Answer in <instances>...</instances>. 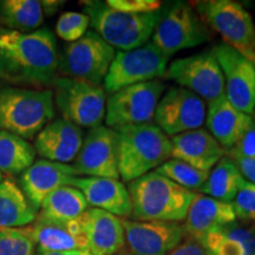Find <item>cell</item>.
Segmentation results:
<instances>
[{
	"mask_svg": "<svg viewBox=\"0 0 255 255\" xmlns=\"http://www.w3.org/2000/svg\"><path fill=\"white\" fill-rule=\"evenodd\" d=\"M253 120H254V123H255V111H254V117H253Z\"/></svg>",
	"mask_w": 255,
	"mask_h": 255,
	"instance_id": "obj_43",
	"label": "cell"
},
{
	"mask_svg": "<svg viewBox=\"0 0 255 255\" xmlns=\"http://www.w3.org/2000/svg\"><path fill=\"white\" fill-rule=\"evenodd\" d=\"M190 5L203 24L218 32L223 44L255 65V25L244 6L233 0H202Z\"/></svg>",
	"mask_w": 255,
	"mask_h": 255,
	"instance_id": "obj_6",
	"label": "cell"
},
{
	"mask_svg": "<svg viewBox=\"0 0 255 255\" xmlns=\"http://www.w3.org/2000/svg\"><path fill=\"white\" fill-rule=\"evenodd\" d=\"M170 57L152 43L129 51H117L111 63L103 89L108 94L131 85L157 81L163 77Z\"/></svg>",
	"mask_w": 255,
	"mask_h": 255,
	"instance_id": "obj_9",
	"label": "cell"
},
{
	"mask_svg": "<svg viewBox=\"0 0 255 255\" xmlns=\"http://www.w3.org/2000/svg\"><path fill=\"white\" fill-rule=\"evenodd\" d=\"M231 226L215 229L199 241L208 255H255L254 235Z\"/></svg>",
	"mask_w": 255,
	"mask_h": 255,
	"instance_id": "obj_26",
	"label": "cell"
},
{
	"mask_svg": "<svg viewBox=\"0 0 255 255\" xmlns=\"http://www.w3.org/2000/svg\"><path fill=\"white\" fill-rule=\"evenodd\" d=\"M53 101L64 120L79 128L94 129L102 126L107 107L103 85L58 77L53 83Z\"/></svg>",
	"mask_w": 255,
	"mask_h": 255,
	"instance_id": "obj_8",
	"label": "cell"
},
{
	"mask_svg": "<svg viewBox=\"0 0 255 255\" xmlns=\"http://www.w3.org/2000/svg\"><path fill=\"white\" fill-rule=\"evenodd\" d=\"M115 255H131V254H130V253H117Z\"/></svg>",
	"mask_w": 255,
	"mask_h": 255,
	"instance_id": "obj_41",
	"label": "cell"
},
{
	"mask_svg": "<svg viewBox=\"0 0 255 255\" xmlns=\"http://www.w3.org/2000/svg\"><path fill=\"white\" fill-rule=\"evenodd\" d=\"M44 21V12L38 0H1L0 25L11 31L30 33Z\"/></svg>",
	"mask_w": 255,
	"mask_h": 255,
	"instance_id": "obj_28",
	"label": "cell"
},
{
	"mask_svg": "<svg viewBox=\"0 0 255 255\" xmlns=\"http://www.w3.org/2000/svg\"><path fill=\"white\" fill-rule=\"evenodd\" d=\"M128 190L138 221H183L196 195L155 170L130 182Z\"/></svg>",
	"mask_w": 255,
	"mask_h": 255,
	"instance_id": "obj_2",
	"label": "cell"
},
{
	"mask_svg": "<svg viewBox=\"0 0 255 255\" xmlns=\"http://www.w3.org/2000/svg\"><path fill=\"white\" fill-rule=\"evenodd\" d=\"M39 252L88 251V241L81 219L56 221L37 215L30 227H24Z\"/></svg>",
	"mask_w": 255,
	"mask_h": 255,
	"instance_id": "obj_18",
	"label": "cell"
},
{
	"mask_svg": "<svg viewBox=\"0 0 255 255\" xmlns=\"http://www.w3.org/2000/svg\"><path fill=\"white\" fill-rule=\"evenodd\" d=\"M41 8H43L44 14L53 15L62 6L65 4V1H56V0H45V1H40Z\"/></svg>",
	"mask_w": 255,
	"mask_h": 255,
	"instance_id": "obj_39",
	"label": "cell"
},
{
	"mask_svg": "<svg viewBox=\"0 0 255 255\" xmlns=\"http://www.w3.org/2000/svg\"><path fill=\"white\" fill-rule=\"evenodd\" d=\"M1 181H2V174L0 173V182H1Z\"/></svg>",
	"mask_w": 255,
	"mask_h": 255,
	"instance_id": "obj_42",
	"label": "cell"
},
{
	"mask_svg": "<svg viewBox=\"0 0 255 255\" xmlns=\"http://www.w3.org/2000/svg\"><path fill=\"white\" fill-rule=\"evenodd\" d=\"M253 117L233 107L226 96L209 102L206 111L207 131L226 151L231 150Z\"/></svg>",
	"mask_w": 255,
	"mask_h": 255,
	"instance_id": "obj_24",
	"label": "cell"
},
{
	"mask_svg": "<svg viewBox=\"0 0 255 255\" xmlns=\"http://www.w3.org/2000/svg\"><path fill=\"white\" fill-rule=\"evenodd\" d=\"M90 26V18L79 12H64L56 24V33L60 39L73 43L84 36Z\"/></svg>",
	"mask_w": 255,
	"mask_h": 255,
	"instance_id": "obj_33",
	"label": "cell"
},
{
	"mask_svg": "<svg viewBox=\"0 0 255 255\" xmlns=\"http://www.w3.org/2000/svg\"><path fill=\"white\" fill-rule=\"evenodd\" d=\"M156 173L163 175L178 186L188 190H200L208 178L209 173L194 168L193 165L176 158H169L156 169Z\"/></svg>",
	"mask_w": 255,
	"mask_h": 255,
	"instance_id": "obj_31",
	"label": "cell"
},
{
	"mask_svg": "<svg viewBox=\"0 0 255 255\" xmlns=\"http://www.w3.org/2000/svg\"><path fill=\"white\" fill-rule=\"evenodd\" d=\"M115 56L116 50L113 46L95 31H88L81 39L64 47L59 69L64 77L102 85Z\"/></svg>",
	"mask_w": 255,
	"mask_h": 255,
	"instance_id": "obj_11",
	"label": "cell"
},
{
	"mask_svg": "<svg viewBox=\"0 0 255 255\" xmlns=\"http://www.w3.org/2000/svg\"><path fill=\"white\" fill-rule=\"evenodd\" d=\"M231 205L237 218L255 221V186L245 180Z\"/></svg>",
	"mask_w": 255,
	"mask_h": 255,
	"instance_id": "obj_34",
	"label": "cell"
},
{
	"mask_svg": "<svg viewBox=\"0 0 255 255\" xmlns=\"http://www.w3.org/2000/svg\"><path fill=\"white\" fill-rule=\"evenodd\" d=\"M72 165L79 176L120 180L119 132L105 126L89 130Z\"/></svg>",
	"mask_w": 255,
	"mask_h": 255,
	"instance_id": "obj_15",
	"label": "cell"
},
{
	"mask_svg": "<svg viewBox=\"0 0 255 255\" xmlns=\"http://www.w3.org/2000/svg\"><path fill=\"white\" fill-rule=\"evenodd\" d=\"M107 4L116 11L130 14H144L162 8L159 0H108Z\"/></svg>",
	"mask_w": 255,
	"mask_h": 255,
	"instance_id": "obj_35",
	"label": "cell"
},
{
	"mask_svg": "<svg viewBox=\"0 0 255 255\" xmlns=\"http://www.w3.org/2000/svg\"><path fill=\"white\" fill-rule=\"evenodd\" d=\"M37 255H92L89 251H69V252H38Z\"/></svg>",
	"mask_w": 255,
	"mask_h": 255,
	"instance_id": "obj_40",
	"label": "cell"
},
{
	"mask_svg": "<svg viewBox=\"0 0 255 255\" xmlns=\"http://www.w3.org/2000/svg\"><path fill=\"white\" fill-rule=\"evenodd\" d=\"M207 105L187 89L173 87L156 107L154 122L168 137L200 129L206 121Z\"/></svg>",
	"mask_w": 255,
	"mask_h": 255,
	"instance_id": "obj_13",
	"label": "cell"
},
{
	"mask_svg": "<svg viewBox=\"0 0 255 255\" xmlns=\"http://www.w3.org/2000/svg\"><path fill=\"white\" fill-rule=\"evenodd\" d=\"M229 157L238 165L245 180L255 186V159L240 157V156H229Z\"/></svg>",
	"mask_w": 255,
	"mask_h": 255,
	"instance_id": "obj_38",
	"label": "cell"
},
{
	"mask_svg": "<svg viewBox=\"0 0 255 255\" xmlns=\"http://www.w3.org/2000/svg\"><path fill=\"white\" fill-rule=\"evenodd\" d=\"M36 244L25 228H0V255H34Z\"/></svg>",
	"mask_w": 255,
	"mask_h": 255,
	"instance_id": "obj_32",
	"label": "cell"
},
{
	"mask_svg": "<svg viewBox=\"0 0 255 255\" xmlns=\"http://www.w3.org/2000/svg\"><path fill=\"white\" fill-rule=\"evenodd\" d=\"M161 81L131 85L114 92L107 100L105 127L116 132L154 123L155 111L164 92Z\"/></svg>",
	"mask_w": 255,
	"mask_h": 255,
	"instance_id": "obj_7",
	"label": "cell"
},
{
	"mask_svg": "<svg viewBox=\"0 0 255 255\" xmlns=\"http://www.w3.org/2000/svg\"><path fill=\"white\" fill-rule=\"evenodd\" d=\"M208 39L207 26L195 9L182 1L163 9L151 36V43L169 57L181 50L199 46Z\"/></svg>",
	"mask_w": 255,
	"mask_h": 255,
	"instance_id": "obj_10",
	"label": "cell"
},
{
	"mask_svg": "<svg viewBox=\"0 0 255 255\" xmlns=\"http://www.w3.org/2000/svg\"><path fill=\"white\" fill-rule=\"evenodd\" d=\"M55 119L52 90L0 88V130L31 139Z\"/></svg>",
	"mask_w": 255,
	"mask_h": 255,
	"instance_id": "obj_3",
	"label": "cell"
},
{
	"mask_svg": "<svg viewBox=\"0 0 255 255\" xmlns=\"http://www.w3.org/2000/svg\"><path fill=\"white\" fill-rule=\"evenodd\" d=\"M244 182L245 178L235 162L225 156L209 171L208 178L200 191L203 195L231 203Z\"/></svg>",
	"mask_w": 255,
	"mask_h": 255,
	"instance_id": "obj_29",
	"label": "cell"
},
{
	"mask_svg": "<svg viewBox=\"0 0 255 255\" xmlns=\"http://www.w3.org/2000/svg\"><path fill=\"white\" fill-rule=\"evenodd\" d=\"M37 210L12 178L0 182V228H24L33 223Z\"/></svg>",
	"mask_w": 255,
	"mask_h": 255,
	"instance_id": "obj_25",
	"label": "cell"
},
{
	"mask_svg": "<svg viewBox=\"0 0 255 255\" xmlns=\"http://www.w3.org/2000/svg\"><path fill=\"white\" fill-rule=\"evenodd\" d=\"M227 156H240L245 158L255 159V123L254 120L248 124L244 133L240 136L234 146L227 151Z\"/></svg>",
	"mask_w": 255,
	"mask_h": 255,
	"instance_id": "obj_36",
	"label": "cell"
},
{
	"mask_svg": "<svg viewBox=\"0 0 255 255\" xmlns=\"http://www.w3.org/2000/svg\"><path fill=\"white\" fill-rule=\"evenodd\" d=\"M59 55L55 34L47 28L30 33L0 27V79L17 85H53Z\"/></svg>",
	"mask_w": 255,
	"mask_h": 255,
	"instance_id": "obj_1",
	"label": "cell"
},
{
	"mask_svg": "<svg viewBox=\"0 0 255 255\" xmlns=\"http://www.w3.org/2000/svg\"><path fill=\"white\" fill-rule=\"evenodd\" d=\"M83 139L82 128L64 119H57L38 133L33 146L43 159L69 164L77 157Z\"/></svg>",
	"mask_w": 255,
	"mask_h": 255,
	"instance_id": "obj_19",
	"label": "cell"
},
{
	"mask_svg": "<svg viewBox=\"0 0 255 255\" xmlns=\"http://www.w3.org/2000/svg\"><path fill=\"white\" fill-rule=\"evenodd\" d=\"M170 142L171 158L180 159L207 173L227 156V151L203 128L171 137Z\"/></svg>",
	"mask_w": 255,
	"mask_h": 255,
	"instance_id": "obj_21",
	"label": "cell"
},
{
	"mask_svg": "<svg viewBox=\"0 0 255 255\" xmlns=\"http://www.w3.org/2000/svg\"><path fill=\"white\" fill-rule=\"evenodd\" d=\"M89 209L83 193L72 186H64L51 193L40 206L39 215L56 221H75Z\"/></svg>",
	"mask_w": 255,
	"mask_h": 255,
	"instance_id": "obj_27",
	"label": "cell"
},
{
	"mask_svg": "<svg viewBox=\"0 0 255 255\" xmlns=\"http://www.w3.org/2000/svg\"><path fill=\"white\" fill-rule=\"evenodd\" d=\"M81 223L92 255H115L126 245L122 219L105 210L89 208Z\"/></svg>",
	"mask_w": 255,
	"mask_h": 255,
	"instance_id": "obj_22",
	"label": "cell"
},
{
	"mask_svg": "<svg viewBox=\"0 0 255 255\" xmlns=\"http://www.w3.org/2000/svg\"><path fill=\"white\" fill-rule=\"evenodd\" d=\"M81 4L96 33L120 51L137 49L149 43L163 13L162 8L152 13H124L111 8L107 1L98 0H88Z\"/></svg>",
	"mask_w": 255,
	"mask_h": 255,
	"instance_id": "obj_4",
	"label": "cell"
},
{
	"mask_svg": "<svg viewBox=\"0 0 255 255\" xmlns=\"http://www.w3.org/2000/svg\"><path fill=\"white\" fill-rule=\"evenodd\" d=\"M168 255H208V253L199 241L188 237Z\"/></svg>",
	"mask_w": 255,
	"mask_h": 255,
	"instance_id": "obj_37",
	"label": "cell"
},
{
	"mask_svg": "<svg viewBox=\"0 0 255 255\" xmlns=\"http://www.w3.org/2000/svg\"><path fill=\"white\" fill-rule=\"evenodd\" d=\"M213 55L221 68L225 96L233 107L252 115L255 111V65L226 44L215 45Z\"/></svg>",
	"mask_w": 255,
	"mask_h": 255,
	"instance_id": "obj_14",
	"label": "cell"
},
{
	"mask_svg": "<svg viewBox=\"0 0 255 255\" xmlns=\"http://www.w3.org/2000/svg\"><path fill=\"white\" fill-rule=\"evenodd\" d=\"M237 215L231 203L200 193L189 206L183 227L190 238L200 241L208 233L233 225Z\"/></svg>",
	"mask_w": 255,
	"mask_h": 255,
	"instance_id": "obj_23",
	"label": "cell"
},
{
	"mask_svg": "<svg viewBox=\"0 0 255 255\" xmlns=\"http://www.w3.org/2000/svg\"><path fill=\"white\" fill-rule=\"evenodd\" d=\"M126 244L131 255H168L186 237L177 222L123 220Z\"/></svg>",
	"mask_w": 255,
	"mask_h": 255,
	"instance_id": "obj_16",
	"label": "cell"
},
{
	"mask_svg": "<svg viewBox=\"0 0 255 255\" xmlns=\"http://www.w3.org/2000/svg\"><path fill=\"white\" fill-rule=\"evenodd\" d=\"M79 175L72 164L38 159L20 174L19 187L33 208L40 209L43 201L60 187L70 186Z\"/></svg>",
	"mask_w": 255,
	"mask_h": 255,
	"instance_id": "obj_17",
	"label": "cell"
},
{
	"mask_svg": "<svg viewBox=\"0 0 255 255\" xmlns=\"http://www.w3.org/2000/svg\"><path fill=\"white\" fill-rule=\"evenodd\" d=\"M170 157V137L155 123L119 132V170L123 183L151 173Z\"/></svg>",
	"mask_w": 255,
	"mask_h": 255,
	"instance_id": "obj_5",
	"label": "cell"
},
{
	"mask_svg": "<svg viewBox=\"0 0 255 255\" xmlns=\"http://www.w3.org/2000/svg\"><path fill=\"white\" fill-rule=\"evenodd\" d=\"M36 154L26 139L0 130V173L12 176L24 173L34 162Z\"/></svg>",
	"mask_w": 255,
	"mask_h": 255,
	"instance_id": "obj_30",
	"label": "cell"
},
{
	"mask_svg": "<svg viewBox=\"0 0 255 255\" xmlns=\"http://www.w3.org/2000/svg\"><path fill=\"white\" fill-rule=\"evenodd\" d=\"M70 186L83 193L88 205L110 213L117 218H127L132 213L128 187L117 178L75 177Z\"/></svg>",
	"mask_w": 255,
	"mask_h": 255,
	"instance_id": "obj_20",
	"label": "cell"
},
{
	"mask_svg": "<svg viewBox=\"0 0 255 255\" xmlns=\"http://www.w3.org/2000/svg\"><path fill=\"white\" fill-rule=\"evenodd\" d=\"M163 78L171 79L208 103L225 96L223 75L212 50L168 64Z\"/></svg>",
	"mask_w": 255,
	"mask_h": 255,
	"instance_id": "obj_12",
	"label": "cell"
}]
</instances>
